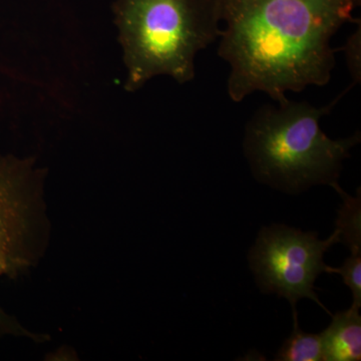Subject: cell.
<instances>
[{
	"instance_id": "9c48e42d",
	"label": "cell",
	"mask_w": 361,
	"mask_h": 361,
	"mask_svg": "<svg viewBox=\"0 0 361 361\" xmlns=\"http://www.w3.org/2000/svg\"><path fill=\"white\" fill-rule=\"evenodd\" d=\"M326 272L337 273L343 278L345 285L353 292V304L356 307L361 306V255H351L346 259L344 264L339 268L327 266Z\"/></svg>"
},
{
	"instance_id": "3957f363",
	"label": "cell",
	"mask_w": 361,
	"mask_h": 361,
	"mask_svg": "<svg viewBox=\"0 0 361 361\" xmlns=\"http://www.w3.org/2000/svg\"><path fill=\"white\" fill-rule=\"evenodd\" d=\"M114 13L129 92L159 75L191 82L197 54L221 35L216 0H116Z\"/></svg>"
},
{
	"instance_id": "5b68a950",
	"label": "cell",
	"mask_w": 361,
	"mask_h": 361,
	"mask_svg": "<svg viewBox=\"0 0 361 361\" xmlns=\"http://www.w3.org/2000/svg\"><path fill=\"white\" fill-rule=\"evenodd\" d=\"M32 177L27 161L0 156V278L13 276L27 262Z\"/></svg>"
},
{
	"instance_id": "7a4b0ae2",
	"label": "cell",
	"mask_w": 361,
	"mask_h": 361,
	"mask_svg": "<svg viewBox=\"0 0 361 361\" xmlns=\"http://www.w3.org/2000/svg\"><path fill=\"white\" fill-rule=\"evenodd\" d=\"M353 87L322 108L289 99L260 106L247 123L244 137V153L256 179L291 194L314 185L338 184L342 163L360 142V132L332 140L320 120Z\"/></svg>"
},
{
	"instance_id": "ba28073f",
	"label": "cell",
	"mask_w": 361,
	"mask_h": 361,
	"mask_svg": "<svg viewBox=\"0 0 361 361\" xmlns=\"http://www.w3.org/2000/svg\"><path fill=\"white\" fill-rule=\"evenodd\" d=\"M334 188L343 200L336 223L341 242L350 249L353 255H361L360 190L357 197H351L342 191L338 184L334 185Z\"/></svg>"
},
{
	"instance_id": "277c9868",
	"label": "cell",
	"mask_w": 361,
	"mask_h": 361,
	"mask_svg": "<svg viewBox=\"0 0 361 361\" xmlns=\"http://www.w3.org/2000/svg\"><path fill=\"white\" fill-rule=\"evenodd\" d=\"M341 242L338 230L326 240L315 232L304 233L284 225L263 228L249 254L251 269L265 293L284 297L295 310L300 299L320 302L314 291L316 279L326 272L323 255Z\"/></svg>"
},
{
	"instance_id": "8992f818",
	"label": "cell",
	"mask_w": 361,
	"mask_h": 361,
	"mask_svg": "<svg viewBox=\"0 0 361 361\" xmlns=\"http://www.w3.org/2000/svg\"><path fill=\"white\" fill-rule=\"evenodd\" d=\"M360 307L337 312L322 336L324 360L357 361L361 360V317Z\"/></svg>"
},
{
	"instance_id": "6da1fadb",
	"label": "cell",
	"mask_w": 361,
	"mask_h": 361,
	"mask_svg": "<svg viewBox=\"0 0 361 361\" xmlns=\"http://www.w3.org/2000/svg\"><path fill=\"white\" fill-rule=\"evenodd\" d=\"M223 27L218 54L230 66L235 103L262 92L277 104L286 92L329 82L336 68L331 40L358 23L361 0H216Z\"/></svg>"
},
{
	"instance_id": "52a82bcc",
	"label": "cell",
	"mask_w": 361,
	"mask_h": 361,
	"mask_svg": "<svg viewBox=\"0 0 361 361\" xmlns=\"http://www.w3.org/2000/svg\"><path fill=\"white\" fill-rule=\"evenodd\" d=\"M293 332L278 351V361H320L324 360L322 336L305 334L298 326L297 312L293 310Z\"/></svg>"
},
{
	"instance_id": "30bf717a",
	"label": "cell",
	"mask_w": 361,
	"mask_h": 361,
	"mask_svg": "<svg viewBox=\"0 0 361 361\" xmlns=\"http://www.w3.org/2000/svg\"><path fill=\"white\" fill-rule=\"evenodd\" d=\"M345 56L346 66L353 80V85L360 84L361 80V23L355 32L349 35L341 47Z\"/></svg>"
}]
</instances>
